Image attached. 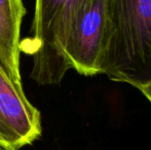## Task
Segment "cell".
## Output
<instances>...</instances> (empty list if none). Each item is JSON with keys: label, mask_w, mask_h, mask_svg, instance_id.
<instances>
[{"label": "cell", "mask_w": 151, "mask_h": 150, "mask_svg": "<svg viewBox=\"0 0 151 150\" xmlns=\"http://www.w3.org/2000/svg\"><path fill=\"white\" fill-rule=\"evenodd\" d=\"M101 74L135 88L151 81V0H106Z\"/></svg>", "instance_id": "obj_1"}, {"label": "cell", "mask_w": 151, "mask_h": 150, "mask_svg": "<svg viewBox=\"0 0 151 150\" xmlns=\"http://www.w3.org/2000/svg\"><path fill=\"white\" fill-rule=\"evenodd\" d=\"M90 0H35L32 36L22 40L21 52L33 61L31 78L42 85L58 84L70 69L64 45L73 21Z\"/></svg>", "instance_id": "obj_2"}, {"label": "cell", "mask_w": 151, "mask_h": 150, "mask_svg": "<svg viewBox=\"0 0 151 150\" xmlns=\"http://www.w3.org/2000/svg\"><path fill=\"white\" fill-rule=\"evenodd\" d=\"M25 14L22 0H0V64L17 84H22L20 34Z\"/></svg>", "instance_id": "obj_5"}, {"label": "cell", "mask_w": 151, "mask_h": 150, "mask_svg": "<svg viewBox=\"0 0 151 150\" xmlns=\"http://www.w3.org/2000/svg\"><path fill=\"white\" fill-rule=\"evenodd\" d=\"M106 0H90L73 21L64 45L70 69L84 76L101 74L105 47Z\"/></svg>", "instance_id": "obj_3"}, {"label": "cell", "mask_w": 151, "mask_h": 150, "mask_svg": "<svg viewBox=\"0 0 151 150\" xmlns=\"http://www.w3.org/2000/svg\"><path fill=\"white\" fill-rule=\"evenodd\" d=\"M0 150H16V149L12 148V147H8V146H6V145L2 144V143H0Z\"/></svg>", "instance_id": "obj_7"}, {"label": "cell", "mask_w": 151, "mask_h": 150, "mask_svg": "<svg viewBox=\"0 0 151 150\" xmlns=\"http://www.w3.org/2000/svg\"><path fill=\"white\" fill-rule=\"evenodd\" d=\"M138 90L145 96V98L151 103V81L147 82V83L143 84V85L139 86Z\"/></svg>", "instance_id": "obj_6"}, {"label": "cell", "mask_w": 151, "mask_h": 150, "mask_svg": "<svg viewBox=\"0 0 151 150\" xmlns=\"http://www.w3.org/2000/svg\"><path fill=\"white\" fill-rule=\"evenodd\" d=\"M41 115L0 64V143L16 150L41 137Z\"/></svg>", "instance_id": "obj_4"}]
</instances>
